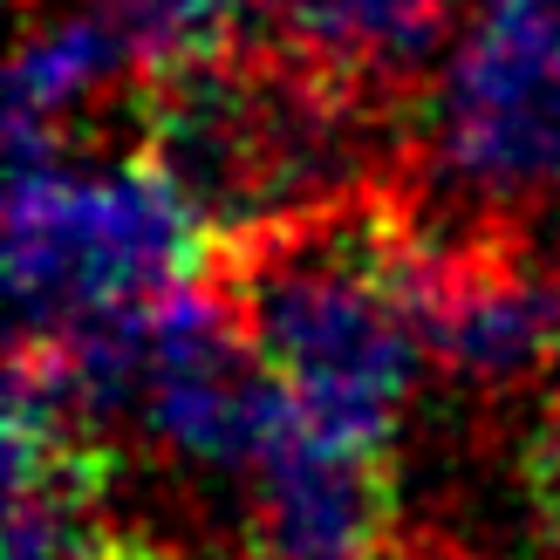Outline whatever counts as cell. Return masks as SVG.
Listing matches in <instances>:
<instances>
[{"label": "cell", "mask_w": 560, "mask_h": 560, "mask_svg": "<svg viewBox=\"0 0 560 560\" xmlns=\"http://www.w3.org/2000/svg\"><path fill=\"white\" fill-rule=\"evenodd\" d=\"M397 486L383 452L294 431L246 479V553L254 560H389Z\"/></svg>", "instance_id": "5b68a950"}, {"label": "cell", "mask_w": 560, "mask_h": 560, "mask_svg": "<svg viewBox=\"0 0 560 560\" xmlns=\"http://www.w3.org/2000/svg\"><path fill=\"white\" fill-rule=\"evenodd\" d=\"M424 212L383 185L273 226L219 240L206 280L233 301L267 370L294 389L301 424L328 444L383 452L417 389L424 335L410 315V254Z\"/></svg>", "instance_id": "6da1fadb"}, {"label": "cell", "mask_w": 560, "mask_h": 560, "mask_svg": "<svg viewBox=\"0 0 560 560\" xmlns=\"http://www.w3.org/2000/svg\"><path fill=\"white\" fill-rule=\"evenodd\" d=\"M520 479H526V506H534L547 547L560 553V397L547 404V417L534 424V438H526Z\"/></svg>", "instance_id": "ba28073f"}, {"label": "cell", "mask_w": 560, "mask_h": 560, "mask_svg": "<svg viewBox=\"0 0 560 560\" xmlns=\"http://www.w3.org/2000/svg\"><path fill=\"white\" fill-rule=\"evenodd\" d=\"M452 35L458 0H260V42L376 96L444 69Z\"/></svg>", "instance_id": "8992f818"}, {"label": "cell", "mask_w": 560, "mask_h": 560, "mask_svg": "<svg viewBox=\"0 0 560 560\" xmlns=\"http://www.w3.org/2000/svg\"><path fill=\"white\" fill-rule=\"evenodd\" d=\"M240 560H254V553H240Z\"/></svg>", "instance_id": "9c48e42d"}, {"label": "cell", "mask_w": 560, "mask_h": 560, "mask_svg": "<svg viewBox=\"0 0 560 560\" xmlns=\"http://www.w3.org/2000/svg\"><path fill=\"white\" fill-rule=\"evenodd\" d=\"M124 75H137V55L103 8L27 27L14 48V75H8V172L62 164L75 109L109 96Z\"/></svg>", "instance_id": "52a82bcc"}, {"label": "cell", "mask_w": 560, "mask_h": 560, "mask_svg": "<svg viewBox=\"0 0 560 560\" xmlns=\"http://www.w3.org/2000/svg\"><path fill=\"white\" fill-rule=\"evenodd\" d=\"M431 158L492 212L560 185V0H492L452 42L431 96Z\"/></svg>", "instance_id": "3957f363"}, {"label": "cell", "mask_w": 560, "mask_h": 560, "mask_svg": "<svg viewBox=\"0 0 560 560\" xmlns=\"http://www.w3.org/2000/svg\"><path fill=\"white\" fill-rule=\"evenodd\" d=\"M212 254L219 233L206 212L144 151L109 172H8V288L21 335H62L96 307L178 294L206 280Z\"/></svg>", "instance_id": "7a4b0ae2"}, {"label": "cell", "mask_w": 560, "mask_h": 560, "mask_svg": "<svg viewBox=\"0 0 560 560\" xmlns=\"http://www.w3.org/2000/svg\"><path fill=\"white\" fill-rule=\"evenodd\" d=\"M404 294L424 355L465 389L506 397L560 362V260L506 219H479L465 233L424 226Z\"/></svg>", "instance_id": "277c9868"}]
</instances>
